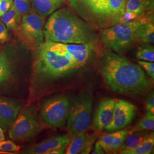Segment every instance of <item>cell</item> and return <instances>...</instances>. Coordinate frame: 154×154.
<instances>
[{
  "mask_svg": "<svg viewBox=\"0 0 154 154\" xmlns=\"http://www.w3.org/2000/svg\"><path fill=\"white\" fill-rule=\"evenodd\" d=\"M100 71L108 87L116 93L138 96L149 91L152 85L141 66L114 51L103 55Z\"/></svg>",
  "mask_w": 154,
  "mask_h": 154,
  "instance_id": "cell-1",
  "label": "cell"
},
{
  "mask_svg": "<svg viewBox=\"0 0 154 154\" xmlns=\"http://www.w3.org/2000/svg\"><path fill=\"white\" fill-rule=\"evenodd\" d=\"M44 33L45 41L63 44H87L95 48L98 40L95 29L67 8L58 9L50 15Z\"/></svg>",
  "mask_w": 154,
  "mask_h": 154,
  "instance_id": "cell-2",
  "label": "cell"
},
{
  "mask_svg": "<svg viewBox=\"0 0 154 154\" xmlns=\"http://www.w3.org/2000/svg\"><path fill=\"white\" fill-rule=\"evenodd\" d=\"M78 69L65 56L45 41L34 48L33 75L34 83L46 86L69 77Z\"/></svg>",
  "mask_w": 154,
  "mask_h": 154,
  "instance_id": "cell-3",
  "label": "cell"
},
{
  "mask_svg": "<svg viewBox=\"0 0 154 154\" xmlns=\"http://www.w3.org/2000/svg\"><path fill=\"white\" fill-rule=\"evenodd\" d=\"M128 0H70L74 11L95 29H104L119 23Z\"/></svg>",
  "mask_w": 154,
  "mask_h": 154,
  "instance_id": "cell-4",
  "label": "cell"
},
{
  "mask_svg": "<svg viewBox=\"0 0 154 154\" xmlns=\"http://www.w3.org/2000/svg\"><path fill=\"white\" fill-rule=\"evenodd\" d=\"M146 14L131 22L118 23L110 28L101 29L100 41L106 47L115 53L125 52L137 42V30Z\"/></svg>",
  "mask_w": 154,
  "mask_h": 154,
  "instance_id": "cell-5",
  "label": "cell"
},
{
  "mask_svg": "<svg viewBox=\"0 0 154 154\" xmlns=\"http://www.w3.org/2000/svg\"><path fill=\"white\" fill-rule=\"evenodd\" d=\"M93 97L84 92L74 98L67 120V128L71 134L86 131L91 121Z\"/></svg>",
  "mask_w": 154,
  "mask_h": 154,
  "instance_id": "cell-6",
  "label": "cell"
},
{
  "mask_svg": "<svg viewBox=\"0 0 154 154\" xmlns=\"http://www.w3.org/2000/svg\"><path fill=\"white\" fill-rule=\"evenodd\" d=\"M40 130L37 109L32 105L25 108L17 116L9 127V136L16 142H26L35 138Z\"/></svg>",
  "mask_w": 154,
  "mask_h": 154,
  "instance_id": "cell-7",
  "label": "cell"
},
{
  "mask_svg": "<svg viewBox=\"0 0 154 154\" xmlns=\"http://www.w3.org/2000/svg\"><path fill=\"white\" fill-rule=\"evenodd\" d=\"M70 106L69 98L63 95L46 100L40 110L42 121L51 128L63 127L67 122Z\"/></svg>",
  "mask_w": 154,
  "mask_h": 154,
  "instance_id": "cell-8",
  "label": "cell"
},
{
  "mask_svg": "<svg viewBox=\"0 0 154 154\" xmlns=\"http://www.w3.org/2000/svg\"><path fill=\"white\" fill-rule=\"evenodd\" d=\"M45 17L31 11L22 17L20 29L26 43L34 49L44 41Z\"/></svg>",
  "mask_w": 154,
  "mask_h": 154,
  "instance_id": "cell-9",
  "label": "cell"
},
{
  "mask_svg": "<svg viewBox=\"0 0 154 154\" xmlns=\"http://www.w3.org/2000/svg\"><path fill=\"white\" fill-rule=\"evenodd\" d=\"M137 108L131 102L123 99H116L113 114L110 123L104 128L107 132L125 129L128 126L137 114Z\"/></svg>",
  "mask_w": 154,
  "mask_h": 154,
  "instance_id": "cell-10",
  "label": "cell"
},
{
  "mask_svg": "<svg viewBox=\"0 0 154 154\" xmlns=\"http://www.w3.org/2000/svg\"><path fill=\"white\" fill-rule=\"evenodd\" d=\"M18 57L11 48H4L0 51V88L11 83L16 77Z\"/></svg>",
  "mask_w": 154,
  "mask_h": 154,
  "instance_id": "cell-11",
  "label": "cell"
},
{
  "mask_svg": "<svg viewBox=\"0 0 154 154\" xmlns=\"http://www.w3.org/2000/svg\"><path fill=\"white\" fill-rule=\"evenodd\" d=\"M116 99L111 98H105L99 102L94 114L92 125L94 131H101L110 123Z\"/></svg>",
  "mask_w": 154,
  "mask_h": 154,
  "instance_id": "cell-12",
  "label": "cell"
},
{
  "mask_svg": "<svg viewBox=\"0 0 154 154\" xmlns=\"http://www.w3.org/2000/svg\"><path fill=\"white\" fill-rule=\"evenodd\" d=\"M97 135H89L86 131L74 134L68 143L65 153L66 154H88L92 151Z\"/></svg>",
  "mask_w": 154,
  "mask_h": 154,
  "instance_id": "cell-13",
  "label": "cell"
},
{
  "mask_svg": "<svg viewBox=\"0 0 154 154\" xmlns=\"http://www.w3.org/2000/svg\"><path fill=\"white\" fill-rule=\"evenodd\" d=\"M22 107V103L14 99L0 97V126L8 129L15 121Z\"/></svg>",
  "mask_w": 154,
  "mask_h": 154,
  "instance_id": "cell-14",
  "label": "cell"
},
{
  "mask_svg": "<svg viewBox=\"0 0 154 154\" xmlns=\"http://www.w3.org/2000/svg\"><path fill=\"white\" fill-rule=\"evenodd\" d=\"M154 0H128L119 23L131 22L154 9Z\"/></svg>",
  "mask_w": 154,
  "mask_h": 154,
  "instance_id": "cell-15",
  "label": "cell"
},
{
  "mask_svg": "<svg viewBox=\"0 0 154 154\" xmlns=\"http://www.w3.org/2000/svg\"><path fill=\"white\" fill-rule=\"evenodd\" d=\"M69 135H63L49 138L41 143L31 146L23 150V153L30 154H46L54 149L67 146L70 141Z\"/></svg>",
  "mask_w": 154,
  "mask_h": 154,
  "instance_id": "cell-16",
  "label": "cell"
},
{
  "mask_svg": "<svg viewBox=\"0 0 154 154\" xmlns=\"http://www.w3.org/2000/svg\"><path fill=\"white\" fill-rule=\"evenodd\" d=\"M110 132L102 135L99 138L98 142L105 152L115 153L121 149L124 140L129 131L123 129Z\"/></svg>",
  "mask_w": 154,
  "mask_h": 154,
  "instance_id": "cell-17",
  "label": "cell"
},
{
  "mask_svg": "<svg viewBox=\"0 0 154 154\" xmlns=\"http://www.w3.org/2000/svg\"><path fill=\"white\" fill-rule=\"evenodd\" d=\"M137 42L154 44V24L153 10L148 11L137 30Z\"/></svg>",
  "mask_w": 154,
  "mask_h": 154,
  "instance_id": "cell-18",
  "label": "cell"
},
{
  "mask_svg": "<svg viewBox=\"0 0 154 154\" xmlns=\"http://www.w3.org/2000/svg\"><path fill=\"white\" fill-rule=\"evenodd\" d=\"M64 2L62 0H32L33 10L46 17L60 9Z\"/></svg>",
  "mask_w": 154,
  "mask_h": 154,
  "instance_id": "cell-19",
  "label": "cell"
},
{
  "mask_svg": "<svg viewBox=\"0 0 154 154\" xmlns=\"http://www.w3.org/2000/svg\"><path fill=\"white\" fill-rule=\"evenodd\" d=\"M21 18L22 16L13 5L9 10L1 15L0 20L5 25L8 29L16 30L20 28Z\"/></svg>",
  "mask_w": 154,
  "mask_h": 154,
  "instance_id": "cell-20",
  "label": "cell"
},
{
  "mask_svg": "<svg viewBox=\"0 0 154 154\" xmlns=\"http://www.w3.org/2000/svg\"><path fill=\"white\" fill-rule=\"evenodd\" d=\"M154 145V132L149 133V135L142 142L134 148L121 150L122 154H151Z\"/></svg>",
  "mask_w": 154,
  "mask_h": 154,
  "instance_id": "cell-21",
  "label": "cell"
},
{
  "mask_svg": "<svg viewBox=\"0 0 154 154\" xmlns=\"http://www.w3.org/2000/svg\"><path fill=\"white\" fill-rule=\"evenodd\" d=\"M149 133V131H138L128 133L124 140L121 150L135 147L147 137Z\"/></svg>",
  "mask_w": 154,
  "mask_h": 154,
  "instance_id": "cell-22",
  "label": "cell"
},
{
  "mask_svg": "<svg viewBox=\"0 0 154 154\" xmlns=\"http://www.w3.org/2000/svg\"><path fill=\"white\" fill-rule=\"evenodd\" d=\"M154 114L149 111H147L143 118L138 123L128 130L129 133L138 131H151L154 130Z\"/></svg>",
  "mask_w": 154,
  "mask_h": 154,
  "instance_id": "cell-23",
  "label": "cell"
},
{
  "mask_svg": "<svg viewBox=\"0 0 154 154\" xmlns=\"http://www.w3.org/2000/svg\"><path fill=\"white\" fill-rule=\"evenodd\" d=\"M134 55L139 61L154 62V48L153 45L143 44L135 50Z\"/></svg>",
  "mask_w": 154,
  "mask_h": 154,
  "instance_id": "cell-24",
  "label": "cell"
},
{
  "mask_svg": "<svg viewBox=\"0 0 154 154\" xmlns=\"http://www.w3.org/2000/svg\"><path fill=\"white\" fill-rule=\"evenodd\" d=\"M13 6L22 17L33 11L32 0H13Z\"/></svg>",
  "mask_w": 154,
  "mask_h": 154,
  "instance_id": "cell-25",
  "label": "cell"
},
{
  "mask_svg": "<svg viewBox=\"0 0 154 154\" xmlns=\"http://www.w3.org/2000/svg\"><path fill=\"white\" fill-rule=\"evenodd\" d=\"M20 147L11 140H3L0 142V151L3 152H18Z\"/></svg>",
  "mask_w": 154,
  "mask_h": 154,
  "instance_id": "cell-26",
  "label": "cell"
},
{
  "mask_svg": "<svg viewBox=\"0 0 154 154\" xmlns=\"http://www.w3.org/2000/svg\"><path fill=\"white\" fill-rule=\"evenodd\" d=\"M138 64L146 72L147 75L152 80L154 79V63L149 61H138Z\"/></svg>",
  "mask_w": 154,
  "mask_h": 154,
  "instance_id": "cell-27",
  "label": "cell"
},
{
  "mask_svg": "<svg viewBox=\"0 0 154 154\" xmlns=\"http://www.w3.org/2000/svg\"><path fill=\"white\" fill-rule=\"evenodd\" d=\"M146 109L154 114V90H151L147 95L146 99Z\"/></svg>",
  "mask_w": 154,
  "mask_h": 154,
  "instance_id": "cell-28",
  "label": "cell"
},
{
  "mask_svg": "<svg viewBox=\"0 0 154 154\" xmlns=\"http://www.w3.org/2000/svg\"><path fill=\"white\" fill-rule=\"evenodd\" d=\"M9 40L8 29L5 25L0 20V44H4Z\"/></svg>",
  "mask_w": 154,
  "mask_h": 154,
  "instance_id": "cell-29",
  "label": "cell"
},
{
  "mask_svg": "<svg viewBox=\"0 0 154 154\" xmlns=\"http://www.w3.org/2000/svg\"><path fill=\"white\" fill-rule=\"evenodd\" d=\"M13 5V0H0L1 15L9 10Z\"/></svg>",
  "mask_w": 154,
  "mask_h": 154,
  "instance_id": "cell-30",
  "label": "cell"
},
{
  "mask_svg": "<svg viewBox=\"0 0 154 154\" xmlns=\"http://www.w3.org/2000/svg\"><path fill=\"white\" fill-rule=\"evenodd\" d=\"M105 151L102 147L101 145L100 144L99 142H97L95 145V147L94 150H92L91 154H105Z\"/></svg>",
  "mask_w": 154,
  "mask_h": 154,
  "instance_id": "cell-31",
  "label": "cell"
},
{
  "mask_svg": "<svg viewBox=\"0 0 154 154\" xmlns=\"http://www.w3.org/2000/svg\"><path fill=\"white\" fill-rule=\"evenodd\" d=\"M67 146H62L58 148L52 149L49 151L46 154H64Z\"/></svg>",
  "mask_w": 154,
  "mask_h": 154,
  "instance_id": "cell-32",
  "label": "cell"
},
{
  "mask_svg": "<svg viewBox=\"0 0 154 154\" xmlns=\"http://www.w3.org/2000/svg\"><path fill=\"white\" fill-rule=\"evenodd\" d=\"M5 139V137L4 135V133L3 131V130L2 128V127L0 126V142L1 141H3Z\"/></svg>",
  "mask_w": 154,
  "mask_h": 154,
  "instance_id": "cell-33",
  "label": "cell"
},
{
  "mask_svg": "<svg viewBox=\"0 0 154 154\" xmlns=\"http://www.w3.org/2000/svg\"><path fill=\"white\" fill-rule=\"evenodd\" d=\"M63 2H69L70 0H62Z\"/></svg>",
  "mask_w": 154,
  "mask_h": 154,
  "instance_id": "cell-34",
  "label": "cell"
},
{
  "mask_svg": "<svg viewBox=\"0 0 154 154\" xmlns=\"http://www.w3.org/2000/svg\"><path fill=\"white\" fill-rule=\"evenodd\" d=\"M0 16H1V13H0Z\"/></svg>",
  "mask_w": 154,
  "mask_h": 154,
  "instance_id": "cell-35",
  "label": "cell"
}]
</instances>
